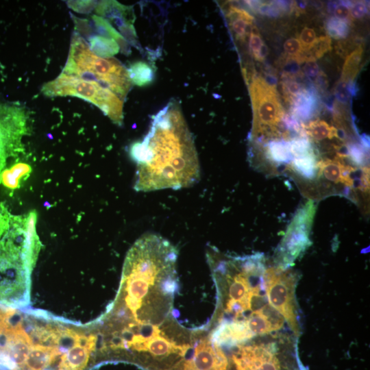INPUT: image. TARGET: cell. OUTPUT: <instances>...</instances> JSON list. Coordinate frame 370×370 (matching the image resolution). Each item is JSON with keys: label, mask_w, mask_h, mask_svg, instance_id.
Returning a JSON list of instances; mask_svg holds the SVG:
<instances>
[{"label": "cell", "mask_w": 370, "mask_h": 370, "mask_svg": "<svg viewBox=\"0 0 370 370\" xmlns=\"http://www.w3.org/2000/svg\"><path fill=\"white\" fill-rule=\"evenodd\" d=\"M129 153L136 164V191L177 190L190 187L200 179L192 136L180 108L173 105L153 116L147 135L132 144Z\"/></svg>", "instance_id": "6da1fadb"}, {"label": "cell", "mask_w": 370, "mask_h": 370, "mask_svg": "<svg viewBox=\"0 0 370 370\" xmlns=\"http://www.w3.org/2000/svg\"><path fill=\"white\" fill-rule=\"evenodd\" d=\"M177 256L175 247L160 236L145 234L137 240L125 257L119 295L105 321L119 325L136 318L156 283L176 274Z\"/></svg>", "instance_id": "7a4b0ae2"}, {"label": "cell", "mask_w": 370, "mask_h": 370, "mask_svg": "<svg viewBox=\"0 0 370 370\" xmlns=\"http://www.w3.org/2000/svg\"><path fill=\"white\" fill-rule=\"evenodd\" d=\"M62 73L95 81L122 99L132 85L127 69L121 62L94 54L88 44L76 32L72 36L69 57Z\"/></svg>", "instance_id": "3957f363"}, {"label": "cell", "mask_w": 370, "mask_h": 370, "mask_svg": "<svg viewBox=\"0 0 370 370\" xmlns=\"http://www.w3.org/2000/svg\"><path fill=\"white\" fill-rule=\"evenodd\" d=\"M41 91L49 97L82 98L97 106L114 123L118 125L123 123V99L95 81L62 73L55 79L46 83Z\"/></svg>", "instance_id": "277c9868"}, {"label": "cell", "mask_w": 370, "mask_h": 370, "mask_svg": "<svg viewBox=\"0 0 370 370\" xmlns=\"http://www.w3.org/2000/svg\"><path fill=\"white\" fill-rule=\"evenodd\" d=\"M254 120L250 141L262 145L280 137L278 125L284 114L275 87L256 77L249 86Z\"/></svg>", "instance_id": "5b68a950"}, {"label": "cell", "mask_w": 370, "mask_h": 370, "mask_svg": "<svg viewBox=\"0 0 370 370\" xmlns=\"http://www.w3.org/2000/svg\"><path fill=\"white\" fill-rule=\"evenodd\" d=\"M288 268L277 265L265 269V293L269 305L281 314L297 336L300 330L295 296L297 278Z\"/></svg>", "instance_id": "8992f818"}, {"label": "cell", "mask_w": 370, "mask_h": 370, "mask_svg": "<svg viewBox=\"0 0 370 370\" xmlns=\"http://www.w3.org/2000/svg\"><path fill=\"white\" fill-rule=\"evenodd\" d=\"M316 210L312 199L298 208L277 250L278 265L290 267L310 245V234Z\"/></svg>", "instance_id": "52a82bcc"}, {"label": "cell", "mask_w": 370, "mask_h": 370, "mask_svg": "<svg viewBox=\"0 0 370 370\" xmlns=\"http://www.w3.org/2000/svg\"><path fill=\"white\" fill-rule=\"evenodd\" d=\"M232 360L236 370H281L274 351L263 345L241 346Z\"/></svg>", "instance_id": "ba28073f"}, {"label": "cell", "mask_w": 370, "mask_h": 370, "mask_svg": "<svg viewBox=\"0 0 370 370\" xmlns=\"http://www.w3.org/2000/svg\"><path fill=\"white\" fill-rule=\"evenodd\" d=\"M227 359L219 345L210 339L199 341L193 356L182 363V370H226Z\"/></svg>", "instance_id": "9c48e42d"}, {"label": "cell", "mask_w": 370, "mask_h": 370, "mask_svg": "<svg viewBox=\"0 0 370 370\" xmlns=\"http://www.w3.org/2000/svg\"><path fill=\"white\" fill-rule=\"evenodd\" d=\"M143 342L132 350L147 352L158 358L168 357L171 354L183 356L190 348L187 345H176L161 333L157 325H152L151 330L143 334ZM142 335V334H141Z\"/></svg>", "instance_id": "30bf717a"}, {"label": "cell", "mask_w": 370, "mask_h": 370, "mask_svg": "<svg viewBox=\"0 0 370 370\" xmlns=\"http://www.w3.org/2000/svg\"><path fill=\"white\" fill-rule=\"evenodd\" d=\"M291 116L301 123L309 121L317 113L318 97L314 86L304 88L290 101Z\"/></svg>", "instance_id": "8fae6325"}, {"label": "cell", "mask_w": 370, "mask_h": 370, "mask_svg": "<svg viewBox=\"0 0 370 370\" xmlns=\"http://www.w3.org/2000/svg\"><path fill=\"white\" fill-rule=\"evenodd\" d=\"M95 12L101 17L112 21L119 29L133 24L135 19L132 8L116 1H101L96 5Z\"/></svg>", "instance_id": "7c38bea8"}, {"label": "cell", "mask_w": 370, "mask_h": 370, "mask_svg": "<svg viewBox=\"0 0 370 370\" xmlns=\"http://www.w3.org/2000/svg\"><path fill=\"white\" fill-rule=\"evenodd\" d=\"M225 16L236 39L244 42L251 32L254 17L243 8L232 3H230L226 8Z\"/></svg>", "instance_id": "4fadbf2b"}, {"label": "cell", "mask_w": 370, "mask_h": 370, "mask_svg": "<svg viewBox=\"0 0 370 370\" xmlns=\"http://www.w3.org/2000/svg\"><path fill=\"white\" fill-rule=\"evenodd\" d=\"M308 139L314 141H322L325 139L332 140L337 137V128L324 120L316 119L307 124L301 123Z\"/></svg>", "instance_id": "5bb4252c"}, {"label": "cell", "mask_w": 370, "mask_h": 370, "mask_svg": "<svg viewBox=\"0 0 370 370\" xmlns=\"http://www.w3.org/2000/svg\"><path fill=\"white\" fill-rule=\"evenodd\" d=\"M89 48L96 56L103 58H110L119 52L118 43L112 38L101 35L88 37Z\"/></svg>", "instance_id": "9a60e30c"}, {"label": "cell", "mask_w": 370, "mask_h": 370, "mask_svg": "<svg viewBox=\"0 0 370 370\" xmlns=\"http://www.w3.org/2000/svg\"><path fill=\"white\" fill-rule=\"evenodd\" d=\"M92 18L96 31L101 36L114 39L118 43L121 51L125 55H128L130 53L131 50L129 43L107 19L98 15H92Z\"/></svg>", "instance_id": "2e32d148"}, {"label": "cell", "mask_w": 370, "mask_h": 370, "mask_svg": "<svg viewBox=\"0 0 370 370\" xmlns=\"http://www.w3.org/2000/svg\"><path fill=\"white\" fill-rule=\"evenodd\" d=\"M132 84L145 86L150 84L154 77L152 67L143 61H136L131 64L127 69Z\"/></svg>", "instance_id": "e0dca14e"}, {"label": "cell", "mask_w": 370, "mask_h": 370, "mask_svg": "<svg viewBox=\"0 0 370 370\" xmlns=\"http://www.w3.org/2000/svg\"><path fill=\"white\" fill-rule=\"evenodd\" d=\"M31 167L24 162H18L10 169L3 171L1 174L3 184L8 188L15 189L19 187L21 179L29 176Z\"/></svg>", "instance_id": "ac0fdd59"}, {"label": "cell", "mask_w": 370, "mask_h": 370, "mask_svg": "<svg viewBox=\"0 0 370 370\" xmlns=\"http://www.w3.org/2000/svg\"><path fill=\"white\" fill-rule=\"evenodd\" d=\"M362 53L363 49L362 46H359L346 57L340 82L345 83L354 82L360 69Z\"/></svg>", "instance_id": "d6986e66"}, {"label": "cell", "mask_w": 370, "mask_h": 370, "mask_svg": "<svg viewBox=\"0 0 370 370\" xmlns=\"http://www.w3.org/2000/svg\"><path fill=\"white\" fill-rule=\"evenodd\" d=\"M325 29L328 36L335 39L345 38L349 33V23L338 19L336 17H330L325 21Z\"/></svg>", "instance_id": "ffe728a7"}, {"label": "cell", "mask_w": 370, "mask_h": 370, "mask_svg": "<svg viewBox=\"0 0 370 370\" xmlns=\"http://www.w3.org/2000/svg\"><path fill=\"white\" fill-rule=\"evenodd\" d=\"M11 217L5 207L0 204V253L4 246L5 236L10 227Z\"/></svg>", "instance_id": "44dd1931"}, {"label": "cell", "mask_w": 370, "mask_h": 370, "mask_svg": "<svg viewBox=\"0 0 370 370\" xmlns=\"http://www.w3.org/2000/svg\"><path fill=\"white\" fill-rule=\"evenodd\" d=\"M264 42L262 40L258 29L255 25H252L251 32L249 34V49L253 57L258 61V53L262 45Z\"/></svg>", "instance_id": "7402d4cb"}, {"label": "cell", "mask_w": 370, "mask_h": 370, "mask_svg": "<svg viewBox=\"0 0 370 370\" xmlns=\"http://www.w3.org/2000/svg\"><path fill=\"white\" fill-rule=\"evenodd\" d=\"M317 39L315 31L310 27H306L302 29L299 34V42L301 46V51L308 50L314 44Z\"/></svg>", "instance_id": "603a6c76"}, {"label": "cell", "mask_w": 370, "mask_h": 370, "mask_svg": "<svg viewBox=\"0 0 370 370\" xmlns=\"http://www.w3.org/2000/svg\"><path fill=\"white\" fill-rule=\"evenodd\" d=\"M352 3V1H339L334 11L335 17L349 23L351 22V18H352L349 11Z\"/></svg>", "instance_id": "cb8c5ba5"}, {"label": "cell", "mask_w": 370, "mask_h": 370, "mask_svg": "<svg viewBox=\"0 0 370 370\" xmlns=\"http://www.w3.org/2000/svg\"><path fill=\"white\" fill-rule=\"evenodd\" d=\"M67 4L74 11L80 13H88L97 5V3L92 1H69Z\"/></svg>", "instance_id": "d4e9b609"}, {"label": "cell", "mask_w": 370, "mask_h": 370, "mask_svg": "<svg viewBox=\"0 0 370 370\" xmlns=\"http://www.w3.org/2000/svg\"><path fill=\"white\" fill-rule=\"evenodd\" d=\"M284 49L289 57L294 58L301 52V46L297 38H291L284 43Z\"/></svg>", "instance_id": "484cf974"}, {"label": "cell", "mask_w": 370, "mask_h": 370, "mask_svg": "<svg viewBox=\"0 0 370 370\" xmlns=\"http://www.w3.org/2000/svg\"><path fill=\"white\" fill-rule=\"evenodd\" d=\"M334 96L339 102L343 104L347 103L351 97L347 88V83L339 81L334 88Z\"/></svg>", "instance_id": "4316f807"}, {"label": "cell", "mask_w": 370, "mask_h": 370, "mask_svg": "<svg viewBox=\"0 0 370 370\" xmlns=\"http://www.w3.org/2000/svg\"><path fill=\"white\" fill-rule=\"evenodd\" d=\"M349 11L352 18H361L367 14V5L362 1H357L352 3Z\"/></svg>", "instance_id": "83f0119b"}, {"label": "cell", "mask_w": 370, "mask_h": 370, "mask_svg": "<svg viewBox=\"0 0 370 370\" xmlns=\"http://www.w3.org/2000/svg\"><path fill=\"white\" fill-rule=\"evenodd\" d=\"M305 74L310 78L316 77L319 73V68L316 61L310 60L306 62L303 66Z\"/></svg>", "instance_id": "f1b7e54d"}, {"label": "cell", "mask_w": 370, "mask_h": 370, "mask_svg": "<svg viewBox=\"0 0 370 370\" xmlns=\"http://www.w3.org/2000/svg\"><path fill=\"white\" fill-rule=\"evenodd\" d=\"M314 84L319 90L323 91L328 86V80L325 75L320 71L314 79Z\"/></svg>", "instance_id": "f546056e"}, {"label": "cell", "mask_w": 370, "mask_h": 370, "mask_svg": "<svg viewBox=\"0 0 370 370\" xmlns=\"http://www.w3.org/2000/svg\"><path fill=\"white\" fill-rule=\"evenodd\" d=\"M306 6L307 2L305 1H293V10H295L296 14L305 12Z\"/></svg>", "instance_id": "4dcf8cb0"}, {"label": "cell", "mask_w": 370, "mask_h": 370, "mask_svg": "<svg viewBox=\"0 0 370 370\" xmlns=\"http://www.w3.org/2000/svg\"><path fill=\"white\" fill-rule=\"evenodd\" d=\"M264 81L270 86L275 87L277 78L272 74H266L263 78Z\"/></svg>", "instance_id": "1f68e13d"}, {"label": "cell", "mask_w": 370, "mask_h": 370, "mask_svg": "<svg viewBox=\"0 0 370 370\" xmlns=\"http://www.w3.org/2000/svg\"><path fill=\"white\" fill-rule=\"evenodd\" d=\"M268 53V48L267 46L263 43L260 49L259 53H258V61L262 62L266 57V56Z\"/></svg>", "instance_id": "d6a6232c"}, {"label": "cell", "mask_w": 370, "mask_h": 370, "mask_svg": "<svg viewBox=\"0 0 370 370\" xmlns=\"http://www.w3.org/2000/svg\"><path fill=\"white\" fill-rule=\"evenodd\" d=\"M339 1H330L328 3V11L330 13H334V11L338 4Z\"/></svg>", "instance_id": "836d02e7"}]
</instances>
